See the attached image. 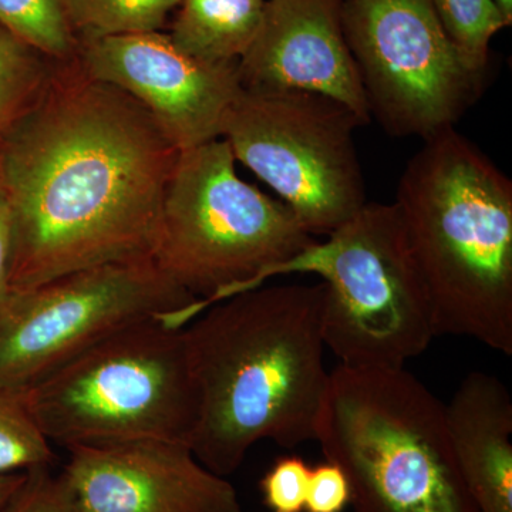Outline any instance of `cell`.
<instances>
[{
    "mask_svg": "<svg viewBox=\"0 0 512 512\" xmlns=\"http://www.w3.org/2000/svg\"><path fill=\"white\" fill-rule=\"evenodd\" d=\"M180 151L146 107L55 62L0 137V192L12 217L10 292L93 266L151 258Z\"/></svg>",
    "mask_w": 512,
    "mask_h": 512,
    "instance_id": "obj_1",
    "label": "cell"
},
{
    "mask_svg": "<svg viewBox=\"0 0 512 512\" xmlns=\"http://www.w3.org/2000/svg\"><path fill=\"white\" fill-rule=\"evenodd\" d=\"M325 285L259 286L185 326L200 413L195 458L220 477L262 440H315L330 373L323 355Z\"/></svg>",
    "mask_w": 512,
    "mask_h": 512,
    "instance_id": "obj_2",
    "label": "cell"
},
{
    "mask_svg": "<svg viewBox=\"0 0 512 512\" xmlns=\"http://www.w3.org/2000/svg\"><path fill=\"white\" fill-rule=\"evenodd\" d=\"M394 205L429 293L436 336L512 355V181L457 131L423 141Z\"/></svg>",
    "mask_w": 512,
    "mask_h": 512,
    "instance_id": "obj_3",
    "label": "cell"
},
{
    "mask_svg": "<svg viewBox=\"0 0 512 512\" xmlns=\"http://www.w3.org/2000/svg\"><path fill=\"white\" fill-rule=\"evenodd\" d=\"M315 440L345 471L353 512H478L444 404L404 367H336Z\"/></svg>",
    "mask_w": 512,
    "mask_h": 512,
    "instance_id": "obj_4",
    "label": "cell"
},
{
    "mask_svg": "<svg viewBox=\"0 0 512 512\" xmlns=\"http://www.w3.org/2000/svg\"><path fill=\"white\" fill-rule=\"evenodd\" d=\"M22 393L46 439L66 450L143 440L190 447L200 413L185 326L173 318L133 323Z\"/></svg>",
    "mask_w": 512,
    "mask_h": 512,
    "instance_id": "obj_5",
    "label": "cell"
},
{
    "mask_svg": "<svg viewBox=\"0 0 512 512\" xmlns=\"http://www.w3.org/2000/svg\"><path fill=\"white\" fill-rule=\"evenodd\" d=\"M227 141L180 151L151 259L202 311L272 278L313 241L284 202L245 183Z\"/></svg>",
    "mask_w": 512,
    "mask_h": 512,
    "instance_id": "obj_6",
    "label": "cell"
},
{
    "mask_svg": "<svg viewBox=\"0 0 512 512\" xmlns=\"http://www.w3.org/2000/svg\"><path fill=\"white\" fill-rule=\"evenodd\" d=\"M325 241L313 239L272 272L325 285L322 330L340 365L402 369L436 338L429 293L394 202L367 201Z\"/></svg>",
    "mask_w": 512,
    "mask_h": 512,
    "instance_id": "obj_7",
    "label": "cell"
},
{
    "mask_svg": "<svg viewBox=\"0 0 512 512\" xmlns=\"http://www.w3.org/2000/svg\"><path fill=\"white\" fill-rule=\"evenodd\" d=\"M359 119L338 101L301 90H242L222 140L268 184L309 235H329L362 210Z\"/></svg>",
    "mask_w": 512,
    "mask_h": 512,
    "instance_id": "obj_8",
    "label": "cell"
},
{
    "mask_svg": "<svg viewBox=\"0 0 512 512\" xmlns=\"http://www.w3.org/2000/svg\"><path fill=\"white\" fill-rule=\"evenodd\" d=\"M201 301L151 258L72 272L25 291L0 308V390L25 392L113 333L153 318L187 326Z\"/></svg>",
    "mask_w": 512,
    "mask_h": 512,
    "instance_id": "obj_9",
    "label": "cell"
},
{
    "mask_svg": "<svg viewBox=\"0 0 512 512\" xmlns=\"http://www.w3.org/2000/svg\"><path fill=\"white\" fill-rule=\"evenodd\" d=\"M343 32L370 117L393 137L436 136L484 89L431 0H343Z\"/></svg>",
    "mask_w": 512,
    "mask_h": 512,
    "instance_id": "obj_10",
    "label": "cell"
},
{
    "mask_svg": "<svg viewBox=\"0 0 512 512\" xmlns=\"http://www.w3.org/2000/svg\"><path fill=\"white\" fill-rule=\"evenodd\" d=\"M77 60L94 79L146 107L178 151L221 138L225 116L244 90L238 63L201 62L163 32L86 40Z\"/></svg>",
    "mask_w": 512,
    "mask_h": 512,
    "instance_id": "obj_11",
    "label": "cell"
},
{
    "mask_svg": "<svg viewBox=\"0 0 512 512\" xmlns=\"http://www.w3.org/2000/svg\"><path fill=\"white\" fill-rule=\"evenodd\" d=\"M57 476L73 512H244L234 485L187 444L143 440L69 448Z\"/></svg>",
    "mask_w": 512,
    "mask_h": 512,
    "instance_id": "obj_12",
    "label": "cell"
},
{
    "mask_svg": "<svg viewBox=\"0 0 512 512\" xmlns=\"http://www.w3.org/2000/svg\"><path fill=\"white\" fill-rule=\"evenodd\" d=\"M342 6L343 0H266L258 35L238 62L242 87L320 94L343 104L362 126L369 124Z\"/></svg>",
    "mask_w": 512,
    "mask_h": 512,
    "instance_id": "obj_13",
    "label": "cell"
},
{
    "mask_svg": "<svg viewBox=\"0 0 512 512\" xmlns=\"http://www.w3.org/2000/svg\"><path fill=\"white\" fill-rule=\"evenodd\" d=\"M444 416L461 476L478 512H512V399L495 376L473 372Z\"/></svg>",
    "mask_w": 512,
    "mask_h": 512,
    "instance_id": "obj_14",
    "label": "cell"
},
{
    "mask_svg": "<svg viewBox=\"0 0 512 512\" xmlns=\"http://www.w3.org/2000/svg\"><path fill=\"white\" fill-rule=\"evenodd\" d=\"M266 0H181L170 39L201 62L238 63L254 43Z\"/></svg>",
    "mask_w": 512,
    "mask_h": 512,
    "instance_id": "obj_15",
    "label": "cell"
},
{
    "mask_svg": "<svg viewBox=\"0 0 512 512\" xmlns=\"http://www.w3.org/2000/svg\"><path fill=\"white\" fill-rule=\"evenodd\" d=\"M181 0H60L80 42L161 32Z\"/></svg>",
    "mask_w": 512,
    "mask_h": 512,
    "instance_id": "obj_16",
    "label": "cell"
},
{
    "mask_svg": "<svg viewBox=\"0 0 512 512\" xmlns=\"http://www.w3.org/2000/svg\"><path fill=\"white\" fill-rule=\"evenodd\" d=\"M0 28L53 62H69L79 52L60 0H0Z\"/></svg>",
    "mask_w": 512,
    "mask_h": 512,
    "instance_id": "obj_17",
    "label": "cell"
},
{
    "mask_svg": "<svg viewBox=\"0 0 512 512\" xmlns=\"http://www.w3.org/2000/svg\"><path fill=\"white\" fill-rule=\"evenodd\" d=\"M53 63L0 28V137L36 99Z\"/></svg>",
    "mask_w": 512,
    "mask_h": 512,
    "instance_id": "obj_18",
    "label": "cell"
},
{
    "mask_svg": "<svg viewBox=\"0 0 512 512\" xmlns=\"http://www.w3.org/2000/svg\"><path fill=\"white\" fill-rule=\"evenodd\" d=\"M441 25L476 72L485 73L490 45L511 26L494 0H431Z\"/></svg>",
    "mask_w": 512,
    "mask_h": 512,
    "instance_id": "obj_19",
    "label": "cell"
},
{
    "mask_svg": "<svg viewBox=\"0 0 512 512\" xmlns=\"http://www.w3.org/2000/svg\"><path fill=\"white\" fill-rule=\"evenodd\" d=\"M52 444L33 420L22 392L0 390V476L52 467Z\"/></svg>",
    "mask_w": 512,
    "mask_h": 512,
    "instance_id": "obj_20",
    "label": "cell"
},
{
    "mask_svg": "<svg viewBox=\"0 0 512 512\" xmlns=\"http://www.w3.org/2000/svg\"><path fill=\"white\" fill-rule=\"evenodd\" d=\"M311 467L301 457L278 458L259 481L262 500L271 512L305 511Z\"/></svg>",
    "mask_w": 512,
    "mask_h": 512,
    "instance_id": "obj_21",
    "label": "cell"
},
{
    "mask_svg": "<svg viewBox=\"0 0 512 512\" xmlns=\"http://www.w3.org/2000/svg\"><path fill=\"white\" fill-rule=\"evenodd\" d=\"M2 512H73L50 467L28 471L12 500Z\"/></svg>",
    "mask_w": 512,
    "mask_h": 512,
    "instance_id": "obj_22",
    "label": "cell"
},
{
    "mask_svg": "<svg viewBox=\"0 0 512 512\" xmlns=\"http://www.w3.org/2000/svg\"><path fill=\"white\" fill-rule=\"evenodd\" d=\"M350 500L349 480L338 464L326 460L311 468L303 512H343Z\"/></svg>",
    "mask_w": 512,
    "mask_h": 512,
    "instance_id": "obj_23",
    "label": "cell"
},
{
    "mask_svg": "<svg viewBox=\"0 0 512 512\" xmlns=\"http://www.w3.org/2000/svg\"><path fill=\"white\" fill-rule=\"evenodd\" d=\"M13 231L8 204L0 192V308L10 295V272H12Z\"/></svg>",
    "mask_w": 512,
    "mask_h": 512,
    "instance_id": "obj_24",
    "label": "cell"
},
{
    "mask_svg": "<svg viewBox=\"0 0 512 512\" xmlns=\"http://www.w3.org/2000/svg\"><path fill=\"white\" fill-rule=\"evenodd\" d=\"M26 474H28V471L0 476V512L5 510L6 505L19 490L20 485L25 481Z\"/></svg>",
    "mask_w": 512,
    "mask_h": 512,
    "instance_id": "obj_25",
    "label": "cell"
},
{
    "mask_svg": "<svg viewBox=\"0 0 512 512\" xmlns=\"http://www.w3.org/2000/svg\"><path fill=\"white\" fill-rule=\"evenodd\" d=\"M507 22L512 23V0H494Z\"/></svg>",
    "mask_w": 512,
    "mask_h": 512,
    "instance_id": "obj_26",
    "label": "cell"
}]
</instances>
